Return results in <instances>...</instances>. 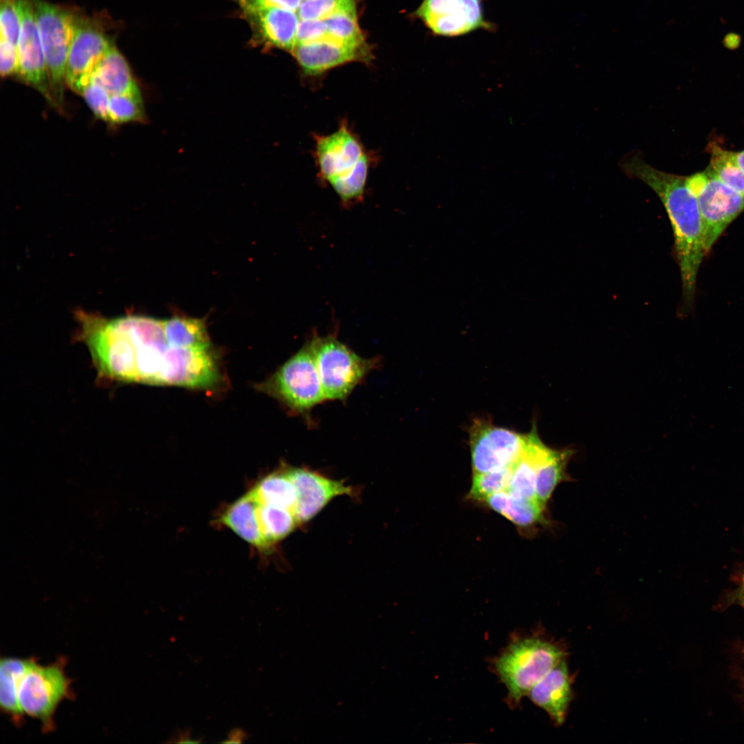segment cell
<instances>
[{
  "label": "cell",
  "instance_id": "f1b7e54d",
  "mask_svg": "<svg viewBox=\"0 0 744 744\" xmlns=\"http://www.w3.org/2000/svg\"><path fill=\"white\" fill-rule=\"evenodd\" d=\"M143 103L139 90L110 95L108 122L122 123L143 121Z\"/></svg>",
  "mask_w": 744,
  "mask_h": 744
},
{
  "label": "cell",
  "instance_id": "60d3db41",
  "mask_svg": "<svg viewBox=\"0 0 744 744\" xmlns=\"http://www.w3.org/2000/svg\"><path fill=\"white\" fill-rule=\"evenodd\" d=\"M741 598H742L743 601L744 602V576H743L742 587H741Z\"/></svg>",
  "mask_w": 744,
  "mask_h": 744
},
{
  "label": "cell",
  "instance_id": "f35d334b",
  "mask_svg": "<svg viewBox=\"0 0 744 744\" xmlns=\"http://www.w3.org/2000/svg\"><path fill=\"white\" fill-rule=\"evenodd\" d=\"M247 738V734L240 728H235L231 730L228 734L227 740L223 741L226 743H240Z\"/></svg>",
  "mask_w": 744,
  "mask_h": 744
},
{
  "label": "cell",
  "instance_id": "7402d4cb",
  "mask_svg": "<svg viewBox=\"0 0 744 744\" xmlns=\"http://www.w3.org/2000/svg\"><path fill=\"white\" fill-rule=\"evenodd\" d=\"M33 659L1 658L0 661V705L3 711L19 722L23 715L18 702L22 677Z\"/></svg>",
  "mask_w": 744,
  "mask_h": 744
},
{
  "label": "cell",
  "instance_id": "4fadbf2b",
  "mask_svg": "<svg viewBox=\"0 0 744 744\" xmlns=\"http://www.w3.org/2000/svg\"><path fill=\"white\" fill-rule=\"evenodd\" d=\"M285 472L297 491L293 513L299 524L310 521L333 498L356 495V490L343 481L329 478L307 468L288 467Z\"/></svg>",
  "mask_w": 744,
  "mask_h": 744
},
{
  "label": "cell",
  "instance_id": "74e56055",
  "mask_svg": "<svg viewBox=\"0 0 744 744\" xmlns=\"http://www.w3.org/2000/svg\"><path fill=\"white\" fill-rule=\"evenodd\" d=\"M173 743H199L200 741L198 738H194L191 736V733L188 730H181L177 734H175L172 738Z\"/></svg>",
  "mask_w": 744,
  "mask_h": 744
},
{
  "label": "cell",
  "instance_id": "484cf974",
  "mask_svg": "<svg viewBox=\"0 0 744 744\" xmlns=\"http://www.w3.org/2000/svg\"><path fill=\"white\" fill-rule=\"evenodd\" d=\"M506 490L519 499L538 500L535 465L526 448L521 457L512 466L511 477Z\"/></svg>",
  "mask_w": 744,
  "mask_h": 744
},
{
  "label": "cell",
  "instance_id": "83f0119b",
  "mask_svg": "<svg viewBox=\"0 0 744 744\" xmlns=\"http://www.w3.org/2000/svg\"><path fill=\"white\" fill-rule=\"evenodd\" d=\"M707 170L720 181L744 195V172L735 162L733 152L716 145L712 147L710 165Z\"/></svg>",
  "mask_w": 744,
  "mask_h": 744
},
{
  "label": "cell",
  "instance_id": "d590c367",
  "mask_svg": "<svg viewBox=\"0 0 744 744\" xmlns=\"http://www.w3.org/2000/svg\"><path fill=\"white\" fill-rule=\"evenodd\" d=\"M19 54L17 46L0 38V72L3 77L17 74Z\"/></svg>",
  "mask_w": 744,
  "mask_h": 744
},
{
  "label": "cell",
  "instance_id": "44dd1931",
  "mask_svg": "<svg viewBox=\"0 0 744 744\" xmlns=\"http://www.w3.org/2000/svg\"><path fill=\"white\" fill-rule=\"evenodd\" d=\"M484 502L495 512L505 517L514 524L528 527L544 520L545 505L538 500H527L515 497L506 490L496 493Z\"/></svg>",
  "mask_w": 744,
  "mask_h": 744
},
{
  "label": "cell",
  "instance_id": "4dcf8cb0",
  "mask_svg": "<svg viewBox=\"0 0 744 744\" xmlns=\"http://www.w3.org/2000/svg\"><path fill=\"white\" fill-rule=\"evenodd\" d=\"M512 466L485 473H474L469 493L470 497L484 501L496 493L506 490L510 482Z\"/></svg>",
  "mask_w": 744,
  "mask_h": 744
},
{
  "label": "cell",
  "instance_id": "9a60e30c",
  "mask_svg": "<svg viewBox=\"0 0 744 744\" xmlns=\"http://www.w3.org/2000/svg\"><path fill=\"white\" fill-rule=\"evenodd\" d=\"M242 12L255 43L293 50L300 21L296 11L271 7Z\"/></svg>",
  "mask_w": 744,
  "mask_h": 744
},
{
  "label": "cell",
  "instance_id": "3957f363",
  "mask_svg": "<svg viewBox=\"0 0 744 744\" xmlns=\"http://www.w3.org/2000/svg\"><path fill=\"white\" fill-rule=\"evenodd\" d=\"M309 342L327 400L345 401L380 364V358H362L335 335L313 333Z\"/></svg>",
  "mask_w": 744,
  "mask_h": 744
},
{
  "label": "cell",
  "instance_id": "6da1fadb",
  "mask_svg": "<svg viewBox=\"0 0 744 744\" xmlns=\"http://www.w3.org/2000/svg\"><path fill=\"white\" fill-rule=\"evenodd\" d=\"M620 167L628 176L648 185L664 205L673 230L683 298L687 302L691 301L698 271L706 251L697 200L688 185L687 178L657 169L637 151L624 156Z\"/></svg>",
  "mask_w": 744,
  "mask_h": 744
},
{
  "label": "cell",
  "instance_id": "8fae6325",
  "mask_svg": "<svg viewBox=\"0 0 744 744\" xmlns=\"http://www.w3.org/2000/svg\"><path fill=\"white\" fill-rule=\"evenodd\" d=\"M416 14L440 36H460L490 26L484 18L482 0H424Z\"/></svg>",
  "mask_w": 744,
  "mask_h": 744
},
{
  "label": "cell",
  "instance_id": "52a82bcc",
  "mask_svg": "<svg viewBox=\"0 0 744 744\" xmlns=\"http://www.w3.org/2000/svg\"><path fill=\"white\" fill-rule=\"evenodd\" d=\"M69 694L70 681L60 662L40 665L34 661L21 680L18 702L23 714L39 719L49 730L57 706Z\"/></svg>",
  "mask_w": 744,
  "mask_h": 744
},
{
  "label": "cell",
  "instance_id": "ba28073f",
  "mask_svg": "<svg viewBox=\"0 0 744 744\" xmlns=\"http://www.w3.org/2000/svg\"><path fill=\"white\" fill-rule=\"evenodd\" d=\"M474 473L511 466L523 455L526 435L498 427L485 420H475L469 430Z\"/></svg>",
  "mask_w": 744,
  "mask_h": 744
},
{
  "label": "cell",
  "instance_id": "5b68a950",
  "mask_svg": "<svg viewBox=\"0 0 744 744\" xmlns=\"http://www.w3.org/2000/svg\"><path fill=\"white\" fill-rule=\"evenodd\" d=\"M55 107H61L70 49L79 18L65 8L32 0Z\"/></svg>",
  "mask_w": 744,
  "mask_h": 744
},
{
  "label": "cell",
  "instance_id": "8d00e7d4",
  "mask_svg": "<svg viewBox=\"0 0 744 744\" xmlns=\"http://www.w3.org/2000/svg\"><path fill=\"white\" fill-rule=\"evenodd\" d=\"M242 12L266 8H280L293 11L297 10L302 0H234Z\"/></svg>",
  "mask_w": 744,
  "mask_h": 744
},
{
  "label": "cell",
  "instance_id": "ab89813d",
  "mask_svg": "<svg viewBox=\"0 0 744 744\" xmlns=\"http://www.w3.org/2000/svg\"><path fill=\"white\" fill-rule=\"evenodd\" d=\"M733 157L737 165L744 172V150L739 152H733Z\"/></svg>",
  "mask_w": 744,
  "mask_h": 744
},
{
  "label": "cell",
  "instance_id": "277c9868",
  "mask_svg": "<svg viewBox=\"0 0 744 744\" xmlns=\"http://www.w3.org/2000/svg\"><path fill=\"white\" fill-rule=\"evenodd\" d=\"M262 387L293 413L309 421L312 409L327 400L309 341Z\"/></svg>",
  "mask_w": 744,
  "mask_h": 744
},
{
  "label": "cell",
  "instance_id": "d6986e66",
  "mask_svg": "<svg viewBox=\"0 0 744 744\" xmlns=\"http://www.w3.org/2000/svg\"><path fill=\"white\" fill-rule=\"evenodd\" d=\"M257 506V500L249 491L225 510L220 517V522L251 545L265 550L269 546L260 528Z\"/></svg>",
  "mask_w": 744,
  "mask_h": 744
},
{
  "label": "cell",
  "instance_id": "30bf717a",
  "mask_svg": "<svg viewBox=\"0 0 744 744\" xmlns=\"http://www.w3.org/2000/svg\"><path fill=\"white\" fill-rule=\"evenodd\" d=\"M21 19L17 74L54 105L32 0H15Z\"/></svg>",
  "mask_w": 744,
  "mask_h": 744
},
{
  "label": "cell",
  "instance_id": "1f68e13d",
  "mask_svg": "<svg viewBox=\"0 0 744 744\" xmlns=\"http://www.w3.org/2000/svg\"><path fill=\"white\" fill-rule=\"evenodd\" d=\"M355 11L354 0H302L296 12L300 19L324 20L338 13Z\"/></svg>",
  "mask_w": 744,
  "mask_h": 744
},
{
  "label": "cell",
  "instance_id": "2e32d148",
  "mask_svg": "<svg viewBox=\"0 0 744 744\" xmlns=\"http://www.w3.org/2000/svg\"><path fill=\"white\" fill-rule=\"evenodd\" d=\"M526 450L535 465L537 498L546 506L557 486L567 479V464L574 451L548 447L539 438L535 427L526 434Z\"/></svg>",
  "mask_w": 744,
  "mask_h": 744
},
{
  "label": "cell",
  "instance_id": "d6a6232c",
  "mask_svg": "<svg viewBox=\"0 0 744 744\" xmlns=\"http://www.w3.org/2000/svg\"><path fill=\"white\" fill-rule=\"evenodd\" d=\"M21 19L15 0H0V38L17 46Z\"/></svg>",
  "mask_w": 744,
  "mask_h": 744
},
{
  "label": "cell",
  "instance_id": "f546056e",
  "mask_svg": "<svg viewBox=\"0 0 744 744\" xmlns=\"http://www.w3.org/2000/svg\"><path fill=\"white\" fill-rule=\"evenodd\" d=\"M327 37L343 44L364 47L355 12H341L325 19Z\"/></svg>",
  "mask_w": 744,
  "mask_h": 744
},
{
  "label": "cell",
  "instance_id": "7c38bea8",
  "mask_svg": "<svg viewBox=\"0 0 744 744\" xmlns=\"http://www.w3.org/2000/svg\"><path fill=\"white\" fill-rule=\"evenodd\" d=\"M314 149L320 178L329 184L352 172L367 154L347 122L330 134L315 136Z\"/></svg>",
  "mask_w": 744,
  "mask_h": 744
},
{
  "label": "cell",
  "instance_id": "e575fe53",
  "mask_svg": "<svg viewBox=\"0 0 744 744\" xmlns=\"http://www.w3.org/2000/svg\"><path fill=\"white\" fill-rule=\"evenodd\" d=\"M327 37V27L324 20L300 19L296 45L316 41Z\"/></svg>",
  "mask_w": 744,
  "mask_h": 744
},
{
  "label": "cell",
  "instance_id": "5bb4252c",
  "mask_svg": "<svg viewBox=\"0 0 744 744\" xmlns=\"http://www.w3.org/2000/svg\"><path fill=\"white\" fill-rule=\"evenodd\" d=\"M111 46L99 28L80 19L68 59L67 85L76 92L91 78Z\"/></svg>",
  "mask_w": 744,
  "mask_h": 744
},
{
  "label": "cell",
  "instance_id": "4316f807",
  "mask_svg": "<svg viewBox=\"0 0 744 744\" xmlns=\"http://www.w3.org/2000/svg\"><path fill=\"white\" fill-rule=\"evenodd\" d=\"M371 161L367 154L352 172L329 184L343 205H350L362 199Z\"/></svg>",
  "mask_w": 744,
  "mask_h": 744
},
{
  "label": "cell",
  "instance_id": "ac0fdd59",
  "mask_svg": "<svg viewBox=\"0 0 744 744\" xmlns=\"http://www.w3.org/2000/svg\"><path fill=\"white\" fill-rule=\"evenodd\" d=\"M530 700L544 710L557 725L565 720L572 698L570 678L566 662H559L528 694Z\"/></svg>",
  "mask_w": 744,
  "mask_h": 744
},
{
  "label": "cell",
  "instance_id": "cb8c5ba5",
  "mask_svg": "<svg viewBox=\"0 0 744 744\" xmlns=\"http://www.w3.org/2000/svg\"><path fill=\"white\" fill-rule=\"evenodd\" d=\"M250 493L259 503L284 507L293 512L298 499L296 489L285 471L267 475Z\"/></svg>",
  "mask_w": 744,
  "mask_h": 744
},
{
  "label": "cell",
  "instance_id": "603a6c76",
  "mask_svg": "<svg viewBox=\"0 0 744 744\" xmlns=\"http://www.w3.org/2000/svg\"><path fill=\"white\" fill-rule=\"evenodd\" d=\"M168 344L183 349H208L211 342L205 322L193 318L175 316L163 320Z\"/></svg>",
  "mask_w": 744,
  "mask_h": 744
},
{
  "label": "cell",
  "instance_id": "d4e9b609",
  "mask_svg": "<svg viewBox=\"0 0 744 744\" xmlns=\"http://www.w3.org/2000/svg\"><path fill=\"white\" fill-rule=\"evenodd\" d=\"M256 513L262 534L269 547L285 539L299 524L294 513L284 507L258 502Z\"/></svg>",
  "mask_w": 744,
  "mask_h": 744
},
{
  "label": "cell",
  "instance_id": "7a4b0ae2",
  "mask_svg": "<svg viewBox=\"0 0 744 744\" xmlns=\"http://www.w3.org/2000/svg\"><path fill=\"white\" fill-rule=\"evenodd\" d=\"M564 657V652L559 647L539 637L513 641L495 663L496 672L507 688L510 704L516 705L528 695Z\"/></svg>",
  "mask_w": 744,
  "mask_h": 744
},
{
  "label": "cell",
  "instance_id": "836d02e7",
  "mask_svg": "<svg viewBox=\"0 0 744 744\" xmlns=\"http://www.w3.org/2000/svg\"><path fill=\"white\" fill-rule=\"evenodd\" d=\"M76 92L82 95L96 116L108 122L110 95L101 85L90 78Z\"/></svg>",
  "mask_w": 744,
  "mask_h": 744
},
{
  "label": "cell",
  "instance_id": "e0dca14e",
  "mask_svg": "<svg viewBox=\"0 0 744 744\" xmlns=\"http://www.w3.org/2000/svg\"><path fill=\"white\" fill-rule=\"evenodd\" d=\"M304 73L317 76L336 66L353 61H369L364 47L337 42L329 37L296 44L291 51Z\"/></svg>",
  "mask_w": 744,
  "mask_h": 744
},
{
  "label": "cell",
  "instance_id": "ffe728a7",
  "mask_svg": "<svg viewBox=\"0 0 744 744\" xmlns=\"http://www.w3.org/2000/svg\"><path fill=\"white\" fill-rule=\"evenodd\" d=\"M91 79L110 95L139 90L125 59L113 45L93 72Z\"/></svg>",
  "mask_w": 744,
  "mask_h": 744
},
{
  "label": "cell",
  "instance_id": "9c48e42d",
  "mask_svg": "<svg viewBox=\"0 0 744 744\" xmlns=\"http://www.w3.org/2000/svg\"><path fill=\"white\" fill-rule=\"evenodd\" d=\"M212 348L183 349L168 344L165 349L158 384L211 389L221 375Z\"/></svg>",
  "mask_w": 744,
  "mask_h": 744
},
{
  "label": "cell",
  "instance_id": "8992f818",
  "mask_svg": "<svg viewBox=\"0 0 744 744\" xmlns=\"http://www.w3.org/2000/svg\"><path fill=\"white\" fill-rule=\"evenodd\" d=\"M700 212L703 238L707 252L730 223L744 210V195L706 170L687 177Z\"/></svg>",
  "mask_w": 744,
  "mask_h": 744
}]
</instances>
